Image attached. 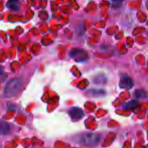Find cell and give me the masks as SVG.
<instances>
[{
	"instance_id": "1",
	"label": "cell",
	"mask_w": 148,
	"mask_h": 148,
	"mask_svg": "<svg viewBox=\"0 0 148 148\" xmlns=\"http://www.w3.org/2000/svg\"><path fill=\"white\" fill-rule=\"evenodd\" d=\"M101 139V136L99 134L94 133H84L79 135L76 140L79 143L87 146H94L99 143Z\"/></svg>"
},
{
	"instance_id": "2",
	"label": "cell",
	"mask_w": 148,
	"mask_h": 148,
	"mask_svg": "<svg viewBox=\"0 0 148 148\" xmlns=\"http://www.w3.org/2000/svg\"><path fill=\"white\" fill-rule=\"evenodd\" d=\"M21 82L17 78L10 79L6 84L4 88V95L7 97H12L16 95L20 90Z\"/></svg>"
},
{
	"instance_id": "3",
	"label": "cell",
	"mask_w": 148,
	"mask_h": 148,
	"mask_svg": "<svg viewBox=\"0 0 148 148\" xmlns=\"http://www.w3.org/2000/svg\"><path fill=\"white\" fill-rule=\"evenodd\" d=\"M119 86L121 88L130 89L133 86V82L132 79L127 75H123L120 77L119 82Z\"/></svg>"
},
{
	"instance_id": "4",
	"label": "cell",
	"mask_w": 148,
	"mask_h": 148,
	"mask_svg": "<svg viewBox=\"0 0 148 148\" xmlns=\"http://www.w3.org/2000/svg\"><path fill=\"white\" fill-rule=\"evenodd\" d=\"M68 113L72 119L75 121L81 119L84 116V113L82 109L77 107L71 108L69 110Z\"/></svg>"
},
{
	"instance_id": "5",
	"label": "cell",
	"mask_w": 148,
	"mask_h": 148,
	"mask_svg": "<svg viewBox=\"0 0 148 148\" xmlns=\"http://www.w3.org/2000/svg\"><path fill=\"white\" fill-rule=\"evenodd\" d=\"M70 56L76 61H83L86 58V54L84 50L79 49H74L70 52Z\"/></svg>"
},
{
	"instance_id": "6",
	"label": "cell",
	"mask_w": 148,
	"mask_h": 148,
	"mask_svg": "<svg viewBox=\"0 0 148 148\" xmlns=\"http://www.w3.org/2000/svg\"><path fill=\"white\" fill-rule=\"evenodd\" d=\"M6 6L10 10L18 11L21 7V3L19 0H8Z\"/></svg>"
},
{
	"instance_id": "7",
	"label": "cell",
	"mask_w": 148,
	"mask_h": 148,
	"mask_svg": "<svg viewBox=\"0 0 148 148\" xmlns=\"http://www.w3.org/2000/svg\"><path fill=\"white\" fill-rule=\"evenodd\" d=\"M88 95L93 97H99L104 95L105 94V92L103 90L101 89H92L88 91Z\"/></svg>"
},
{
	"instance_id": "8",
	"label": "cell",
	"mask_w": 148,
	"mask_h": 148,
	"mask_svg": "<svg viewBox=\"0 0 148 148\" xmlns=\"http://www.w3.org/2000/svg\"><path fill=\"white\" fill-rule=\"evenodd\" d=\"M139 105L138 101L136 100H132L128 102L123 105V108L124 109H132L136 108Z\"/></svg>"
},
{
	"instance_id": "9",
	"label": "cell",
	"mask_w": 148,
	"mask_h": 148,
	"mask_svg": "<svg viewBox=\"0 0 148 148\" xmlns=\"http://www.w3.org/2000/svg\"><path fill=\"white\" fill-rule=\"evenodd\" d=\"M10 130V125L5 122L1 121V134L5 135L9 132Z\"/></svg>"
},
{
	"instance_id": "10",
	"label": "cell",
	"mask_w": 148,
	"mask_h": 148,
	"mask_svg": "<svg viewBox=\"0 0 148 148\" xmlns=\"http://www.w3.org/2000/svg\"><path fill=\"white\" fill-rule=\"evenodd\" d=\"M135 95L137 98H143L145 97L146 93L144 91L142 90H136V91H135Z\"/></svg>"
},
{
	"instance_id": "11",
	"label": "cell",
	"mask_w": 148,
	"mask_h": 148,
	"mask_svg": "<svg viewBox=\"0 0 148 148\" xmlns=\"http://www.w3.org/2000/svg\"><path fill=\"white\" fill-rule=\"evenodd\" d=\"M146 7L147 9L148 10V0H147L146 2Z\"/></svg>"
}]
</instances>
